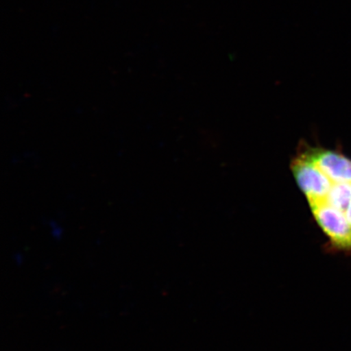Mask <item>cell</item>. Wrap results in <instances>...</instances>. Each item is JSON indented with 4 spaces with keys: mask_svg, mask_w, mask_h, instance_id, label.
Returning <instances> with one entry per match:
<instances>
[{
    "mask_svg": "<svg viewBox=\"0 0 351 351\" xmlns=\"http://www.w3.org/2000/svg\"><path fill=\"white\" fill-rule=\"evenodd\" d=\"M292 171L311 207L326 201L333 183L304 153L293 160Z\"/></svg>",
    "mask_w": 351,
    "mask_h": 351,
    "instance_id": "obj_1",
    "label": "cell"
},
{
    "mask_svg": "<svg viewBox=\"0 0 351 351\" xmlns=\"http://www.w3.org/2000/svg\"><path fill=\"white\" fill-rule=\"evenodd\" d=\"M315 221L333 245L341 249L351 248V226L346 213L324 203L311 207Z\"/></svg>",
    "mask_w": 351,
    "mask_h": 351,
    "instance_id": "obj_2",
    "label": "cell"
},
{
    "mask_svg": "<svg viewBox=\"0 0 351 351\" xmlns=\"http://www.w3.org/2000/svg\"><path fill=\"white\" fill-rule=\"evenodd\" d=\"M332 183L351 182V160L341 154L324 149L304 153Z\"/></svg>",
    "mask_w": 351,
    "mask_h": 351,
    "instance_id": "obj_3",
    "label": "cell"
},
{
    "mask_svg": "<svg viewBox=\"0 0 351 351\" xmlns=\"http://www.w3.org/2000/svg\"><path fill=\"white\" fill-rule=\"evenodd\" d=\"M326 202L346 213L351 202V182L333 183Z\"/></svg>",
    "mask_w": 351,
    "mask_h": 351,
    "instance_id": "obj_4",
    "label": "cell"
},
{
    "mask_svg": "<svg viewBox=\"0 0 351 351\" xmlns=\"http://www.w3.org/2000/svg\"><path fill=\"white\" fill-rule=\"evenodd\" d=\"M346 217H348V221L351 226V202H350L348 208L346 209Z\"/></svg>",
    "mask_w": 351,
    "mask_h": 351,
    "instance_id": "obj_5",
    "label": "cell"
}]
</instances>
